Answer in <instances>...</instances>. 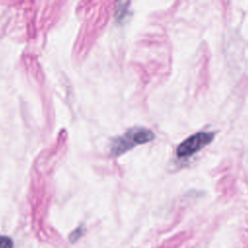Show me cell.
<instances>
[{
    "label": "cell",
    "mask_w": 248,
    "mask_h": 248,
    "mask_svg": "<svg viewBox=\"0 0 248 248\" xmlns=\"http://www.w3.org/2000/svg\"><path fill=\"white\" fill-rule=\"evenodd\" d=\"M214 138V133L212 132H199L188 139H186L184 141H182L178 147L176 148V155L179 158L189 157L196 153L197 151L201 150L202 147L207 145L212 141Z\"/></svg>",
    "instance_id": "cell-2"
},
{
    "label": "cell",
    "mask_w": 248,
    "mask_h": 248,
    "mask_svg": "<svg viewBox=\"0 0 248 248\" xmlns=\"http://www.w3.org/2000/svg\"><path fill=\"white\" fill-rule=\"evenodd\" d=\"M0 248H14L13 240L6 235H0Z\"/></svg>",
    "instance_id": "cell-3"
},
{
    "label": "cell",
    "mask_w": 248,
    "mask_h": 248,
    "mask_svg": "<svg viewBox=\"0 0 248 248\" xmlns=\"http://www.w3.org/2000/svg\"><path fill=\"white\" fill-rule=\"evenodd\" d=\"M154 133L146 128H133L121 137L115 139L110 146V153L114 156L124 153L135 145L146 143L154 139Z\"/></svg>",
    "instance_id": "cell-1"
}]
</instances>
